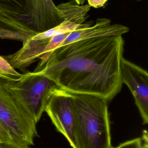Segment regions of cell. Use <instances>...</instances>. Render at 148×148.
<instances>
[{
	"label": "cell",
	"instance_id": "6da1fadb",
	"mask_svg": "<svg viewBox=\"0 0 148 148\" xmlns=\"http://www.w3.org/2000/svg\"><path fill=\"white\" fill-rule=\"evenodd\" d=\"M124 45L121 35L76 41L55 49L40 72L71 94L98 96L109 101L122 86Z\"/></svg>",
	"mask_w": 148,
	"mask_h": 148
},
{
	"label": "cell",
	"instance_id": "7a4b0ae2",
	"mask_svg": "<svg viewBox=\"0 0 148 148\" xmlns=\"http://www.w3.org/2000/svg\"><path fill=\"white\" fill-rule=\"evenodd\" d=\"M73 95L78 148H111L108 101L94 95Z\"/></svg>",
	"mask_w": 148,
	"mask_h": 148
},
{
	"label": "cell",
	"instance_id": "3957f363",
	"mask_svg": "<svg viewBox=\"0 0 148 148\" xmlns=\"http://www.w3.org/2000/svg\"><path fill=\"white\" fill-rule=\"evenodd\" d=\"M3 85L37 123L53 94L60 87L41 72H27L17 81L3 79Z\"/></svg>",
	"mask_w": 148,
	"mask_h": 148
},
{
	"label": "cell",
	"instance_id": "277c9868",
	"mask_svg": "<svg viewBox=\"0 0 148 148\" xmlns=\"http://www.w3.org/2000/svg\"><path fill=\"white\" fill-rule=\"evenodd\" d=\"M0 121L16 144L34 145L38 137L35 122L8 91L0 77Z\"/></svg>",
	"mask_w": 148,
	"mask_h": 148
},
{
	"label": "cell",
	"instance_id": "5b68a950",
	"mask_svg": "<svg viewBox=\"0 0 148 148\" xmlns=\"http://www.w3.org/2000/svg\"><path fill=\"white\" fill-rule=\"evenodd\" d=\"M24 12L18 14H3L25 28L40 34L54 28L63 19L53 0H24Z\"/></svg>",
	"mask_w": 148,
	"mask_h": 148
},
{
	"label": "cell",
	"instance_id": "8992f818",
	"mask_svg": "<svg viewBox=\"0 0 148 148\" xmlns=\"http://www.w3.org/2000/svg\"><path fill=\"white\" fill-rule=\"evenodd\" d=\"M45 112L58 132L63 135L73 148H78L75 135L74 95L60 88L48 102Z\"/></svg>",
	"mask_w": 148,
	"mask_h": 148
},
{
	"label": "cell",
	"instance_id": "52a82bcc",
	"mask_svg": "<svg viewBox=\"0 0 148 148\" xmlns=\"http://www.w3.org/2000/svg\"><path fill=\"white\" fill-rule=\"evenodd\" d=\"M121 77L132 92L143 124L148 123V74L147 72L123 58Z\"/></svg>",
	"mask_w": 148,
	"mask_h": 148
},
{
	"label": "cell",
	"instance_id": "ba28073f",
	"mask_svg": "<svg viewBox=\"0 0 148 148\" xmlns=\"http://www.w3.org/2000/svg\"><path fill=\"white\" fill-rule=\"evenodd\" d=\"M129 31V29L126 26L112 24L111 21L107 18H98L94 25L78 29L71 32L60 47L76 41L96 36L122 35Z\"/></svg>",
	"mask_w": 148,
	"mask_h": 148
},
{
	"label": "cell",
	"instance_id": "9c48e42d",
	"mask_svg": "<svg viewBox=\"0 0 148 148\" xmlns=\"http://www.w3.org/2000/svg\"><path fill=\"white\" fill-rule=\"evenodd\" d=\"M0 12V39L15 40L24 43L35 35Z\"/></svg>",
	"mask_w": 148,
	"mask_h": 148
},
{
	"label": "cell",
	"instance_id": "30bf717a",
	"mask_svg": "<svg viewBox=\"0 0 148 148\" xmlns=\"http://www.w3.org/2000/svg\"><path fill=\"white\" fill-rule=\"evenodd\" d=\"M24 0H0V12L5 14H18L24 12Z\"/></svg>",
	"mask_w": 148,
	"mask_h": 148
},
{
	"label": "cell",
	"instance_id": "8fae6325",
	"mask_svg": "<svg viewBox=\"0 0 148 148\" xmlns=\"http://www.w3.org/2000/svg\"><path fill=\"white\" fill-rule=\"evenodd\" d=\"M21 74L19 73L8 62L0 56V77L6 80L17 81L21 77Z\"/></svg>",
	"mask_w": 148,
	"mask_h": 148
},
{
	"label": "cell",
	"instance_id": "7c38bea8",
	"mask_svg": "<svg viewBox=\"0 0 148 148\" xmlns=\"http://www.w3.org/2000/svg\"><path fill=\"white\" fill-rule=\"evenodd\" d=\"M111 148H144L141 138H137L121 143L117 147Z\"/></svg>",
	"mask_w": 148,
	"mask_h": 148
},
{
	"label": "cell",
	"instance_id": "4fadbf2b",
	"mask_svg": "<svg viewBox=\"0 0 148 148\" xmlns=\"http://www.w3.org/2000/svg\"><path fill=\"white\" fill-rule=\"evenodd\" d=\"M0 143L16 144L12 140L9 133L1 121H0Z\"/></svg>",
	"mask_w": 148,
	"mask_h": 148
},
{
	"label": "cell",
	"instance_id": "5bb4252c",
	"mask_svg": "<svg viewBox=\"0 0 148 148\" xmlns=\"http://www.w3.org/2000/svg\"><path fill=\"white\" fill-rule=\"evenodd\" d=\"M108 0H88V4L90 7L100 8L103 7Z\"/></svg>",
	"mask_w": 148,
	"mask_h": 148
},
{
	"label": "cell",
	"instance_id": "9a60e30c",
	"mask_svg": "<svg viewBox=\"0 0 148 148\" xmlns=\"http://www.w3.org/2000/svg\"><path fill=\"white\" fill-rule=\"evenodd\" d=\"M0 148H31L30 146H23L17 144L0 143Z\"/></svg>",
	"mask_w": 148,
	"mask_h": 148
},
{
	"label": "cell",
	"instance_id": "2e32d148",
	"mask_svg": "<svg viewBox=\"0 0 148 148\" xmlns=\"http://www.w3.org/2000/svg\"><path fill=\"white\" fill-rule=\"evenodd\" d=\"M142 137V138L143 147L144 148H148V133L147 130H143Z\"/></svg>",
	"mask_w": 148,
	"mask_h": 148
},
{
	"label": "cell",
	"instance_id": "e0dca14e",
	"mask_svg": "<svg viewBox=\"0 0 148 148\" xmlns=\"http://www.w3.org/2000/svg\"><path fill=\"white\" fill-rule=\"evenodd\" d=\"M78 5H82L85 2L86 0H75Z\"/></svg>",
	"mask_w": 148,
	"mask_h": 148
}]
</instances>
